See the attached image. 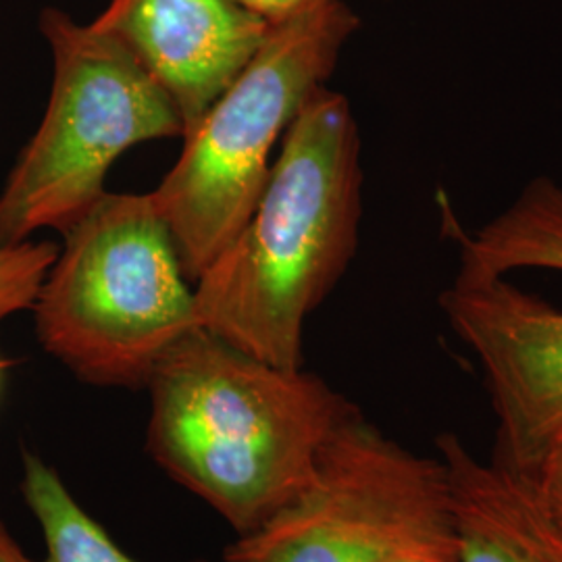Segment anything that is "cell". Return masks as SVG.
<instances>
[{"label": "cell", "instance_id": "12", "mask_svg": "<svg viewBox=\"0 0 562 562\" xmlns=\"http://www.w3.org/2000/svg\"><path fill=\"white\" fill-rule=\"evenodd\" d=\"M527 480L533 483L546 517L562 536V436L546 450L533 475Z\"/></svg>", "mask_w": 562, "mask_h": 562}, {"label": "cell", "instance_id": "1", "mask_svg": "<svg viewBox=\"0 0 562 562\" xmlns=\"http://www.w3.org/2000/svg\"><path fill=\"white\" fill-rule=\"evenodd\" d=\"M361 132L350 101L317 90L288 127L238 236L194 281L202 329L281 369H302L311 313L359 248Z\"/></svg>", "mask_w": 562, "mask_h": 562}, {"label": "cell", "instance_id": "10", "mask_svg": "<svg viewBox=\"0 0 562 562\" xmlns=\"http://www.w3.org/2000/svg\"><path fill=\"white\" fill-rule=\"evenodd\" d=\"M21 492L41 525L44 562H140L113 542L101 522L81 508L57 471L32 452H23Z\"/></svg>", "mask_w": 562, "mask_h": 562}, {"label": "cell", "instance_id": "4", "mask_svg": "<svg viewBox=\"0 0 562 562\" xmlns=\"http://www.w3.org/2000/svg\"><path fill=\"white\" fill-rule=\"evenodd\" d=\"M361 27L344 0H315L271 25L259 50L183 134L180 159L150 192L188 280L238 236L288 127L327 86Z\"/></svg>", "mask_w": 562, "mask_h": 562}, {"label": "cell", "instance_id": "9", "mask_svg": "<svg viewBox=\"0 0 562 562\" xmlns=\"http://www.w3.org/2000/svg\"><path fill=\"white\" fill-rule=\"evenodd\" d=\"M459 533V562H562V536L531 480L480 461L454 434L438 440Z\"/></svg>", "mask_w": 562, "mask_h": 562}, {"label": "cell", "instance_id": "2", "mask_svg": "<svg viewBox=\"0 0 562 562\" xmlns=\"http://www.w3.org/2000/svg\"><path fill=\"white\" fill-rule=\"evenodd\" d=\"M148 452L238 536L290 503L325 443L361 413L322 378L192 329L155 367Z\"/></svg>", "mask_w": 562, "mask_h": 562}, {"label": "cell", "instance_id": "14", "mask_svg": "<svg viewBox=\"0 0 562 562\" xmlns=\"http://www.w3.org/2000/svg\"><path fill=\"white\" fill-rule=\"evenodd\" d=\"M0 562H36L21 550L20 543L13 540V536L2 525H0Z\"/></svg>", "mask_w": 562, "mask_h": 562}, {"label": "cell", "instance_id": "13", "mask_svg": "<svg viewBox=\"0 0 562 562\" xmlns=\"http://www.w3.org/2000/svg\"><path fill=\"white\" fill-rule=\"evenodd\" d=\"M244 9L257 13L269 23H278L294 13H299L304 7H308L315 0H236Z\"/></svg>", "mask_w": 562, "mask_h": 562}, {"label": "cell", "instance_id": "7", "mask_svg": "<svg viewBox=\"0 0 562 562\" xmlns=\"http://www.w3.org/2000/svg\"><path fill=\"white\" fill-rule=\"evenodd\" d=\"M459 562L440 459L387 438L362 413L329 438L301 492L223 562Z\"/></svg>", "mask_w": 562, "mask_h": 562}, {"label": "cell", "instance_id": "11", "mask_svg": "<svg viewBox=\"0 0 562 562\" xmlns=\"http://www.w3.org/2000/svg\"><path fill=\"white\" fill-rule=\"evenodd\" d=\"M57 257L53 241L0 240V322L34 308Z\"/></svg>", "mask_w": 562, "mask_h": 562}, {"label": "cell", "instance_id": "3", "mask_svg": "<svg viewBox=\"0 0 562 562\" xmlns=\"http://www.w3.org/2000/svg\"><path fill=\"white\" fill-rule=\"evenodd\" d=\"M443 317L482 364L496 461L531 477L562 436V188L536 178L473 234L459 236V271Z\"/></svg>", "mask_w": 562, "mask_h": 562}, {"label": "cell", "instance_id": "6", "mask_svg": "<svg viewBox=\"0 0 562 562\" xmlns=\"http://www.w3.org/2000/svg\"><path fill=\"white\" fill-rule=\"evenodd\" d=\"M41 32L53 55L50 97L0 190L2 241L65 234L106 194L125 150L183 138L180 111L115 34L55 7L42 11Z\"/></svg>", "mask_w": 562, "mask_h": 562}, {"label": "cell", "instance_id": "5", "mask_svg": "<svg viewBox=\"0 0 562 562\" xmlns=\"http://www.w3.org/2000/svg\"><path fill=\"white\" fill-rule=\"evenodd\" d=\"M63 236L34 304L42 348L81 382L146 387L165 352L201 327L150 192H106Z\"/></svg>", "mask_w": 562, "mask_h": 562}, {"label": "cell", "instance_id": "15", "mask_svg": "<svg viewBox=\"0 0 562 562\" xmlns=\"http://www.w3.org/2000/svg\"><path fill=\"white\" fill-rule=\"evenodd\" d=\"M4 369H7V362L0 359V382H2V373H4Z\"/></svg>", "mask_w": 562, "mask_h": 562}, {"label": "cell", "instance_id": "16", "mask_svg": "<svg viewBox=\"0 0 562 562\" xmlns=\"http://www.w3.org/2000/svg\"><path fill=\"white\" fill-rule=\"evenodd\" d=\"M406 562H422V561H406Z\"/></svg>", "mask_w": 562, "mask_h": 562}, {"label": "cell", "instance_id": "8", "mask_svg": "<svg viewBox=\"0 0 562 562\" xmlns=\"http://www.w3.org/2000/svg\"><path fill=\"white\" fill-rule=\"evenodd\" d=\"M94 21L167 92L183 134L236 80L273 25L236 0H109Z\"/></svg>", "mask_w": 562, "mask_h": 562}]
</instances>
